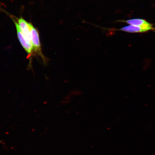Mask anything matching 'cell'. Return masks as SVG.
<instances>
[{"label": "cell", "mask_w": 155, "mask_h": 155, "mask_svg": "<svg viewBox=\"0 0 155 155\" xmlns=\"http://www.w3.org/2000/svg\"><path fill=\"white\" fill-rule=\"evenodd\" d=\"M31 34L32 44L33 48V52H35L44 60V58L41 51L39 34L37 29L35 28L32 25L31 26Z\"/></svg>", "instance_id": "6da1fadb"}, {"label": "cell", "mask_w": 155, "mask_h": 155, "mask_svg": "<svg viewBox=\"0 0 155 155\" xmlns=\"http://www.w3.org/2000/svg\"><path fill=\"white\" fill-rule=\"evenodd\" d=\"M13 20L14 21L16 28L17 37L19 41L27 53L30 55H32L33 52V48L32 44L25 37L19 28L17 22L14 21V19H13Z\"/></svg>", "instance_id": "7a4b0ae2"}, {"label": "cell", "mask_w": 155, "mask_h": 155, "mask_svg": "<svg viewBox=\"0 0 155 155\" xmlns=\"http://www.w3.org/2000/svg\"><path fill=\"white\" fill-rule=\"evenodd\" d=\"M17 23L21 32L26 39L32 44L31 26L32 24L29 23L22 17L18 19Z\"/></svg>", "instance_id": "3957f363"}, {"label": "cell", "mask_w": 155, "mask_h": 155, "mask_svg": "<svg viewBox=\"0 0 155 155\" xmlns=\"http://www.w3.org/2000/svg\"><path fill=\"white\" fill-rule=\"evenodd\" d=\"M117 22L127 23V24L129 25L149 28L152 29L153 30H155V28H154L152 24H150V23L144 19H128L127 20L117 21Z\"/></svg>", "instance_id": "277c9868"}, {"label": "cell", "mask_w": 155, "mask_h": 155, "mask_svg": "<svg viewBox=\"0 0 155 155\" xmlns=\"http://www.w3.org/2000/svg\"><path fill=\"white\" fill-rule=\"evenodd\" d=\"M116 30L123 31L125 32L132 33H144L150 31H153L152 28L130 25Z\"/></svg>", "instance_id": "5b68a950"}]
</instances>
